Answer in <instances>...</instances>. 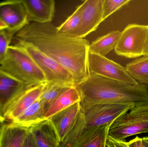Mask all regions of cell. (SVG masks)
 Instances as JSON below:
<instances>
[{
    "instance_id": "obj_1",
    "label": "cell",
    "mask_w": 148,
    "mask_h": 147,
    "mask_svg": "<svg viewBox=\"0 0 148 147\" xmlns=\"http://www.w3.org/2000/svg\"><path fill=\"white\" fill-rule=\"evenodd\" d=\"M13 40L33 45L66 68L73 76L76 85L89 76L88 41L61 34L51 22H29L15 34Z\"/></svg>"
},
{
    "instance_id": "obj_2",
    "label": "cell",
    "mask_w": 148,
    "mask_h": 147,
    "mask_svg": "<svg viewBox=\"0 0 148 147\" xmlns=\"http://www.w3.org/2000/svg\"><path fill=\"white\" fill-rule=\"evenodd\" d=\"M80 94V107L95 104H134L148 103V87L133 85L93 73L76 85Z\"/></svg>"
},
{
    "instance_id": "obj_3",
    "label": "cell",
    "mask_w": 148,
    "mask_h": 147,
    "mask_svg": "<svg viewBox=\"0 0 148 147\" xmlns=\"http://www.w3.org/2000/svg\"><path fill=\"white\" fill-rule=\"evenodd\" d=\"M0 67L28 87L47 82L44 74L34 60L17 44L10 45Z\"/></svg>"
},
{
    "instance_id": "obj_4",
    "label": "cell",
    "mask_w": 148,
    "mask_h": 147,
    "mask_svg": "<svg viewBox=\"0 0 148 147\" xmlns=\"http://www.w3.org/2000/svg\"><path fill=\"white\" fill-rule=\"evenodd\" d=\"M146 133H148V103L134 106L120 115L108 130L109 136L120 140Z\"/></svg>"
},
{
    "instance_id": "obj_5",
    "label": "cell",
    "mask_w": 148,
    "mask_h": 147,
    "mask_svg": "<svg viewBox=\"0 0 148 147\" xmlns=\"http://www.w3.org/2000/svg\"><path fill=\"white\" fill-rule=\"evenodd\" d=\"M22 47L42 72L47 83L54 82L68 87L76 86L72 73L60 64L42 53L35 47L25 42H14Z\"/></svg>"
},
{
    "instance_id": "obj_6",
    "label": "cell",
    "mask_w": 148,
    "mask_h": 147,
    "mask_svg": "<svg viewBox=\"0 0 148 147\" xmlns=\"http://www.w3.org/2000/svg\"><path fill=\"white\" fill-rule=\"evenodd\" d=\"M147 26L130 24L121 32L114 49L116 54L128 58L143 56L147 37Z\"/></svg>"
},
{
    "instance_id": "obj_7",
    "label": "cell",
    "mask_w": 148,
    "mask_h": 147,
    "mask_svg": "<svg viewBox=\"0 0 148 147\" xmlns=\"http://www.w3.org/2000/svg\"><path fill=\"white\" fill-rule=\"evenodd\" d=\"M134 104H95L80 107L85 127L110 126L120 115L128 111Z\"/></svg>"
},
{
    "instance_id": "obj_8",
    "label": "cell",
    "mask_w": 148,
    "mask_h": 147,
    "mask_svg": "<svg viewBox=\"0 0 148 147\" xmlns=\"http://www.w3.org/2000/svg\"><path fill=\"white\" fill-rule=\"evenodd\" d=\"M88 66L90 73H93L107 78L121 81L129 84H139L130 76L125 67L118 63L99 54L89 51Z\"/></svg>"
},
{
    "instance_id": "obj_9",
    "label": "cell",
    "mask_w": 148,
    "mask_h": 147,
    "mask_svg": "<svg viewBox=\"0 0 148 147\" xmlns=\"http://www.w3.org/2000/svg\"><path fill=\"white\" fill-rule=\"evenodd\" d=\"M0 19L8 26L7 30L14 35L29 22L23 0L1 2Z\"/></svg>"
},
{
    "instance_id": "obj_10",
    "label": "cell",
    "mask_w": 148,
    "mask_h": 147,
    "mask_svg": "<svg viewBox=\"0 0 148 147\" xmlns=\"http://www.w3.org/2000/svg\"><path fill=\"white\" fill-rule=\"evenodd\" d=\"M104 0H86L83 4L81 24L74 38L84 39L95 31L103 22V4Z\"/></svg>"
},
{
    "instance_id": "obj_11",
    "label": "cell",
    "mask_w": 148,
    "mask_h": 147,
    "mask_svg": "<svg viewBox=\"0 0 148 147\" xmlns=\"http://www.w3.org/2000/svg\"><path fill=\"white\" fill-rule=\"evenodd\" d=\"M46 83L27 87L21 91L7 108L4 115V122L13 121L39 99Z\"/></svg>"
},
{
    "instance_id": "obj_12",
    "label": "cell",
    "mask_w": 148,
    "mask_h": 147,
    "mask_svg": "<svg viewBox=\"0 0 148 147\" xmlns=\"http://www.w3.org/2000/svg\"><path fill=\"white\" fill-rule=\"evenodd\" d=\"M29 87L0 67V119L4 122V115L13 100Z\"/></svg>"
},
{
    "instance_id": "obj_13",
    "label": "cell",
    "mask_w": 148,
    "mask_h": 147,
    "mask_svg": "<svg viewBox=\"0 0 148 147\" xmlns=\"http://www.w3.org/2000/svg\"><path fill=\"white\" fill-rule=\"evenodd\" d=\"M29 22L50 23L55 10L54 0H23Z\"/></svg>"
},
{
    "instance_id": "obj_14",
    "label": "cell",
    "mask_w": 148,
    "mask_h": 147,
    "mask_svg": "<svg viewBox=\"0 0 148 147\" xmlns=\"http://www.w3.org/2000/svg\"><path fill=\"white\" fill-rule=\"evenodd\" d=\"M80 111V102H78L48 119L54 127L60 142L73 127Z\"/></svg>"
},
{
    "instance_id": "obj_15",
    "label": "cell",
    "mask_w": 148,
    "mask_h": 147,
    "mask_svg": "<svg viewBox=\"0 0 148 147\" xmlns=\"http://www.w3.org/2000/svg\"><path fill=\"white\" fill-rule=\"evenodd\" d=\"M34 139L37 147H60V141L58 134L48 119L29 129Z\"/></svg>"
},
{
    "instance_id": "obj_16",
    "label": "cell",
    "mask_w": 148,
    "mask_h": 147,
    "mask_svg": "<svg viewBox=\"0 0 148 147\" xmlns=\"http://www.w3.org/2000/svg\"><path fill=\"white\" fill-rule=\"evenodd\" d=\"M109 127H84L74 147H105Z\"/></svg>"
},
{
    "instance_id": "obj_17",
    "label": "cell",
    "mask_w": 148,
    "mask_h": 147,
    "mask_svg": "<svg viewBox=\"0 0 148 147\" xmlns=\"http://www.w3.org/2000/svg\"><path fill=\"white\" fill-rule=\"evenodd\" d=\"M28 129L5 122L0 136V147H23Z\"/></svg>"
},
{
    "instance_id": "obj_18",
    "label": "cell",
    "mask_w": 148,
    "mask_h": 147,
    "mask_svg": "<svg viewBox=\"0 0 148 147\" xmlns=\"http://www.w3.org/2000/svg\"><path fill=\"white\" fill-rule=\"evenodd\" d=\"M45 120L44 104L42 100L39 98L11 122L20 127L29 129Z\"/></svg>"
},
{
    "instance_id": "obj_19",
    "label": "cell",
    "mask_w": 148,
    "mask_h": 147,
    "mask_svg": "<svg viewBox=\"0 0 148 147\" xmlns=\"http://www.w3.org/2000/svg\"><path fill=\"white\" fill-rule=\"evenodd\" d=\"M80 94L76 86L69 88L60 95L49 107L45 113V119H49L56 113L80 102Z\"/></svg>"
},
{
    "instance_id": "obj_20",
    "label": "cell",
    "mask_w": 148,
    "mask_h": 147,
    "mask_svg": "<svg viewBox=\"0 0 148 147\" xmlns=\"http://www.w3.org/2000/svg\"><path fill=\"white\" fill-rule=\"evenodd\" d=\"M120 31H113L101 36L90 44L89 51L103 56L114 49L121 35Z\"/></svg>"
},
{
    "instance_id": "obj_21",
    "label": "cell",
    "mask_w": 148,
    "mask_h": 147,
    "mask_svg": "<svg viewBox=\"0 0 148 147\" xmlns=\"http://www.w3.org/2000/svg\"><path fill=\"white\" fill-rule=\"evenodd\" d=\"M130 76L140 84L148 87V55L137 58L125 67Z\"/></svg>"
},
{
    "instance_id": "obj_22",
    "label": "cell",
    "mask_w": 148,
    "mask_h": 147,
    "mask_svg": "<svg viewBox=\"0 0 148 147\" xmlns=\"http://www.w3.org/2000/svg\"><path fill=\"white\" fill-rule=\"evenodd\" d=\"M83 3L77 6L75 12L60 26L57 27L58 32L61 34L74 38L81 24Z\"/></svg>"
},
{
    "instance_id": "obj_23",
    "label": "cell",
    "mask_w": 148,
    "mask_h": 147,
    "mask_svg": "<svg viewBox=\"0 0 148 147\" xmlns=\"http://www.w3.org/2000/svg\"><path fill=\"white\" fill-rule=\"evenodd\" d=\"M69 88L54 82L46 83L43 92L40 97L44 104L45 114L52 103L62 92Z\"/></svg>"
},
{
    "instance_id": "obj_24",
    "label": "cell",
    "mask_w": 148,
    "mask_h": 147,
    "mask_svg": "<svg viewBox=\"0 0 148 147\" xmlns=\"http://www.w3.org/2000/svg\"><path fill=\"white\" fill-rule=\"evenodd\" d=\"M84 127L85 121L83 114L81 110L73 127L60 142V147H75Z\"/></svg>"
},
{
    "instance_id": "obj_25",
    "label": "cell",
    "mask_w": 148,
    "mask_h": 147,
    "mask_svg": "<svg viewBox=\"0 0 148 147\" xmlns=\"http://www.w3.org/2000/svg\"><path fill=\"white\" fill-rule=\"evenodd\" d=\"M130 0H104L103 4V21L111 15L113 13L127 4Z\"/></svg>"
},
{
    "instance_id": "obj_26",
    "label": "cell",
    "mask_w": 148,
    "mask_h": 147,
    "mask_svg": "<svg viewBox=\"0 0 148 147\" xmlns=\"http://www.w3.org/2000/svg\"><path fill=\"white\" fill-rule=\"evenodd\" d=\"M14 35L7 30L0 32V65L4 60Z\"/></svg>"
},
{
    "instance_id": "obj_27",
    "label": "cell",
    "mask_w": 148,
    "mask_h": 147,
    "mask_svg": "<svg viewBox=\"0 0 148 147\" xmlns=\"http://www.w3.org/2000/svg\"><path fill=\"white\" fill-rule=\"evenodd\" d=\"M105 147H129L128 142L125 140L114 139L108 135L106 141Z\"/></svg>"
},
{
    "instance_id": "obj_28",
    "label": "cell",
    "mask_w": 148,
    "mask_h": 147,
    "mask_svg": "<svg viewBox=\"0 0 148 147\" xmlns=\"http://www.w3.org/2000/svg\"><path fill=\"white\" fill-rule=\"evenodd\" d=\"M23 147H37L33 134L29 129Z\"/></svg>"
},
{
    "instance_id": "obj_29",
    "label": "cell",
    "mask_w": 148,
    "mask_h": 147,
    "mask_svg": "<svg viewBox=\"0 0 148 147\" xmlns=\"http://www.w3.org/2000/svg\"><path fill=\"white\" fill-rule=\"evenodd\" d=\"M129 147H145L143 143L142 138L136 136L128 142Z\"/></svg>"
},
{
    "instance_id": "obj_30",
    "label": "cell",
    "mask_w": 148,
    "mask_h": 147,
    "mask_svg": "<svg viewBox=\"0 0 148 147\" xmlns=\"http://www.w3.org/2000/svg\"><path fill=\"white\" fill-rule=\"evenodd\" d=\"M148 55V26H147V37L143 49V56Z\"/></svg>"
},
{
    "instance_id": "obj_31",
    "label": "cell",
    "mask_w": 148,
    "mask_h": 147,
    "mask_svg": "<svg viewBox=\"0 0 148 147\" xmlns=\"http://www.w3.org/2000/svg\"><path fill=\"white\" fill-rule=\"evenodd\" d=\"M8 26L0 19V32L8 29Z\"/></svg>"
},
{
    "instance_id": "obj_32",
    "label": "cell",
    "mask_w": 148,
    "mask_h": 147,
    "mask_svg": "<svg viewBox=\"0 0 148 147\" xmlns=\"http://www.w3.org/2000/svg\"><path fill=\"white\" fill-rule=\"evenodd\" d=\"M143 143L145 147H148V136L142 138Z\"/></svg>"
},
{
    "instance_id": "obj_33",
    "label": "cell",
    "mask_w": 148,
    "mask_h": 147,
    "mask_svg": "<svg viewBox=\"0 0 148 147\" xmlns=\"http://www.w3.org/2000/svg\"><path fill=\"white\" fill-rule=\"evenodd\" d=\"M4 123H5V122L3 121L0 119V136H1V133L3 128V126H4Z\"/></svg>"
}]
</instances>
